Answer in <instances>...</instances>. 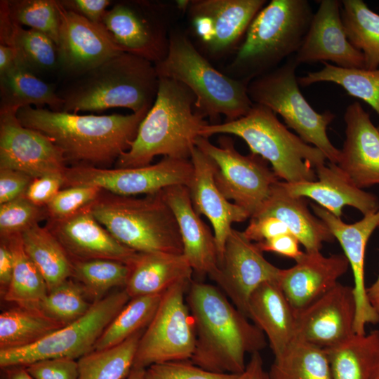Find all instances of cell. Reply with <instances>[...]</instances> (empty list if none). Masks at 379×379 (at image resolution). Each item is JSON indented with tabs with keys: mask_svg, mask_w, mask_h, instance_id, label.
<instances>
[{
	"mask_svg": "<svg viewBox=\"0 0 379 379\" xmlns=\"http://www.w3.org/2000/svg\"><path fill=\"white\" fill-rule=\"evenodd\" d=\"M148 111L95 116L27 106L16 116L22 126L50 138L67 161L95 166L117 161L130 148Z\"/></svg>",
	"mask_w": 379,
	"mask_h": 379,
	"instance_id": "7a4b0ae2",
	"label": "cell"
},
{
	"mask_svg": "<svg viewBox=\"0 0 379 379\" xmlns=\"http://www.w3.org/2000/svg\"><path fill=\"white\" fill-rule=\"evenodd\" d=\"M195 146L214 162L215 180L226 199L247 211L251 218L255 215L279 181L267 161L253 153L241 154L233 139L225 135L220 137L218 145L199 136Z\"/></svg>",
	"mask_w": 379,
	"mask_h": 379,
	"instance_id": "4fadbf2b",
	"label": "cell"
},
{
	"mask_svg": "<svg viewBox=\"0 0 379 379\" xmlns=\"http://www.w3.org/2000/svg\"><path fill=\"white\" fill-rule=\"evenodd\" d=\"M0 44L11 47L16 62L35 75L58 70V47L53 40L13 22L4 0L0 3Z\"/></svg>",
	"mask_w": 379,
	"mask_h": 379,
	"instance_id": "4dcf8cb0",
	"label": "cell"
},
{
	"mask_svg": "<svg viewBox=\"0 0 379 379\" xmlns=\"http://www.w3.org/2000/svg\"><path fill=\"white\" fill-rule=\"evenodd\" d=\"M349 267L345 255L324 256L320 251H305L293 266L281 269L278 284L298 311L333 288Z\"/></svg>",
	"mask_w": 379,
	"mask_h": 379,
	"instance_id": "484cf974",
	"label": "cell"
},
{
	"mask_svg": "<svg viewBox=\"0 0 379 379\" xmlns=\"http://www.w3.org/2000/svg\"><path fill=\"white\" fill-rule=\"evenodd\" d=\"M193 175L190 159L164 157L153 165L113 169L79 164L62 173L63 187L94 186L114 194H153L175 185L188 186Z\"/></svg>",
	"mask_w": 379,
	"mask_h": 379,
	"instance_id": "5bb4252c",
	"label": "cell"
},
{
	"mask_svg": "<svg viewBox=\"0 0 379 379\" xmlns=\"http://www.w3.org/2000/svg\"><path fill=\"white\" fill-rule=\"evenodd\" d=\"M187 291L196 333L192 363L213 372L244 373L246 354L267 345L263 332L216 287L191 281Z\"/></svg>",
	"mask_w": 379,
	"mask_h": 379,
	"instance_id": "6da1fadb",
	"label": "cell"
},
{
	"mask_svg": "<svg viewBox=\"0 0 379 379\" xmlns=\"http://www.w3.org/2000/svg\"><path fill=\"white\" fill-rule=\"evenodd\" d=\"M162 295L131 298L105 329L93 350L116 346L145 330L154 316Z\"/></svg>",
	"mask_w": 379,
	"mask_h": 379,
	"instance_id": "60d3db41",
	"label": "cell"
},
{
	"mask_svg": "<svg viewBox=\"0 0 379 379\" xmlns=\"http://www.w3.org/2000/svg\"><path fill=\"white\" fill-rule=\"evenodd\" d=\"M72 262V279L83 287L93 302L102 298L114 288H124L131 270L126 263L107 259Z\"/></svg>",
	"mask_w": 379,
	"mask_h": 379,
	"instance_id": "b9f144b4",
	"label": "cell"
},
{
	"mask_svg": "<svg viewBox=\"0 0 379 379\" xmlns=\"http://www.w3.org/2000/svg\"><path fill=\"white\" fill-rule=\"evenodd\" d=\"M1 369L3 379H34L25 366H11Z\"/></svg>",
	"mask_w": 379,
	"mask_h": 379,
	"instance_id": "680465c9",
	"label": "cell"
},
{
	"mask_svg": "<svg viewBox=\"0 0 379 379\" xmlns=\"http://www.w3.org/2000/svg\"><path fill=\"white\" fill-rule=\"evenodd\" d=\"M16 111H0V168L23 172L32 178L62 174L63 152L41 132L22 126Z\"/></svg>",
	"mask_w": 379,
	"mask_h": 379,
	"instance_id": "2e32d148",
	"label": "cell"
},
{
	"mask_svg": "<svg viewBox=\"0 0 379 379\" xmlns=\"http://www.w3.org/2000/svg\"><path fill=\"white\" fill-rule=\"evenodd\" d=\"M161 194L176 220L182 255L193 271L215 281L220 274V263L215 236L194 211L188 187L171 186Z\"/></svg>",
	"mask_w": 379,
	"mask_h": 379,
	"instance_id": "d4e9b609",
	"label": "cell"
},
{
	"mask_svg": "<svg viewBox=\"0 0 379 379\" xmlns=\"http://www.w3.org/2000/svg\"><path fill=\"white\" fill-rule=\"evenodd\" d=\"M281 270L265 259L256 243L248 239L243 232L232 228L225 242L220 274L215 281L232 303L248 317L252 293L265 281H278Z\"/></svg>",
	"mask_w": 379,
	"mask_h": 379,
	"instance_id": "e0dca14e",
	"label": "cell"
},
{
	"mask_svg": "<svg viewBox=\"0 0 379 379\" xmlns=\"http://www.w3.org/2000/svg\"><path fill=\"white\" fill-rule=\"evenodd\" d=\"M124 289L131 298L162 294L182 281H191L192 269L182 254L138 253L129 265Z\"/></svg>",
	"mask_w": 379,
	"mask_h": 379,
	"instance_id": "f546056e",
	"label": "cell"
},
{
	"mask_svg": "<svg viewBox=\"0 0 379 379\" xmlns=\"http://www.w3.org/2000/svg\"><path fill=\"white\" fill-rule=\"evenodd\" d=\"M1 239L7 241L14 263L11 281L1 297L19 307L38 309L48 288L43 276L25 253L21 234Z\"/></svg>",
	"mask_w": 379,
	"mask_h": 379,
	"instance_id": "e575fe53",
	"label": "cell"
},
{
	"mask_svg": "<svg viewBox=\"0 0 379 379\" xmlns=\"http://www.w3.org/2000/svg\"><path fill=\"white\" fill-rule=\"evenodd\" d=\"M340 8V1H320L303 42L294 55L298 65L330 61L340 67L365 69L362 53L347 36Z\"/></svg>",
	"mask_w": 379,
	"mask_h": 379,
	"instance_id": "44dd1931",
	"label": "cell"
},
{
	"mask_svg": "<svg viewBox=\"0 0 379 379\" xmlns=\"http://www.w3.org/2000/svg\"><path fill=\"white\" fill-rule=\"evenodd\" d=\"M191 281H180L163 293L154 316L140 338L133 368L191 359L196 333L185 298Z\"/></svg>",
	"mask_w": 379,
	"mask_h": 379,
	"instance_id": "7c38bea8",
	"label": "cell"
},
{
	"mask_svg": "<svg viewBox=\"0 0 379 379\" xmlns=\"http://www.w3.org/2000/svg\"><path fill=\"white\" fill-rule=\"evenodd\" d=\"M315 171V181L279 182V185L288 194L312 199L339 218L343 208L347 206L357 208L364 215L379 210L377 196L357 187L336 164L329 162Z\"/></svg>",
	"mask_w": 379,
	"mask_h": 379,
	"instance_id": "4316f807",
	"label": "cell"
},
{
	"mask_svg": "<svg viewBox=\"0 0 379 379\" xmlns=\"http://www.w3.org/2000/svg\"><path fill=\"white\" fill-rule=\"evenodd\" d=\"M0 111L14 110L34 105L36 108L47 105L52 111L62 110L63 100L53 86L44 82L15 61L0 74Z\"/></svg>",
	"mask_w": 379,
	"mask_h": 379,
	"instance_id": "1f68e13d",
	"label": "cell"
},
{
	"mask_svg": "<svg viewBox=\"0 0 379 379\" xmlns=\"http://www.w3.org/2000/svg\"><path fill=\"white\" fill-rule=\"evenodd\" d=\"M25 366L34 379H78V363L73 359H47Z\"/></svg>",
	"mask_w": 379,
	"mask_h": 379,
	"instance_id": "c3c4849f",
	"label": "cell"
},
{
	"mask_svg": "<svg viewBox=\"0 0 379 379\" xmlns=\"http://www.w3.org/2000/svg\"><path fill=\"white\" fill-rule=\"evenodd\" d=\"M232 134L243 139L251 153L270 163L272 171L288 183L317 180L315 169L326 158L318 148L291 132L270 108L253 104L249 112L232 121L207 124L201 136Z\"/></svg>",
	"mask_w": 379,
	"mask_h": 379,
	"instance_id": "52a82bcc",
	"label": "cell"
},
{
	"mask_svg": "<svg viewBox=\"0 0 379 379\" xmlns=\"http://www.w3.org/2000/svg\"><path fill=\"white\" fill-rule=\"evenodd\" d=\"M46 207H40L24 196L0 204V237L7 238L48 220Z\"/></svg>",
	"mask_w": 379,
	"mask_h": 379,
	"instance_id": "f6af8a7d",
	"label": "cell"
},
{
	"mask_svg": "<svg viewBox=\"0 0 379 379\" xmlns=\"http://www.w3.org/2000/svg\"><path fill=\"white\" fill-rule=\"evenodd\" d=\"M60 2L67 10L95 24H101L107 8L111 4L109 0H62Z\"/></svg>",
	"mask_w": 379,
	"mask_h": 379,
	"instance_id": "f5cc1de1",
	"label": "cell"
},
{
	"mask_svg": "<svg viewBox=\"0 0 379 379\" xmlns=\"http://www.w3.org/2000/svg\"><path fill=\"white\" fill-rule=\"evenodd\" d=\"M46 227L60 241L72 262L107 259L130 265L138 255L98 222L89 205L68 218L48 220Z\"/></svg>",
	"mask_w": 379,
	"mask_h": 379,
	"instance_id": "7402d4cb",
	"label": "cell"
},
{
	"mask_svg": "<svg viewBox=\"0 0 379 379\" xmlns=\"http://www.w3.org/2000/svg\"><path fill=\"white\" fill-rule=\"evenodd\" d=\"M16 61L14 51L10 46L0 44V74L7 72Z\"/></svg>",
	"mask_w": 379,
	"mask_h": 379,
	"instance_id": "6f0895ef",
	"label": "cell"
},
{
	"mask_svg": "<svg viewBox=\"0 0 379 379\" xmlns=\"http://www.w3.org/2000/svg\"><path fill=\"white\" fill-rule=\"evenodd\" d=\"M195 103L194 93L183 84L159 77L156 99L130 148L117 160V168L148 166L159 155L190 159L196 140L208 124Z\"/></svg>",
	"mask_w": 379,
	"mask_h": 379,
	"instance_id": "3957f363",
	"label": "cell"
},
{
	"mask_svg": "<svg viewBox=\"0 0 379 379\" xmlns=\"http://www.w3.org/2000/svg\"><path fill=\"white\" fill-rule=\"evenodd\" d=\"M245 375V379H270L268 372L264 368L259 352L251 354V359L246 364Z\"/></svg>",
	"mask_w": 379,
	"mask_h": 379,
	"instance_id": "9f6ffc18",
	"label": "cell"
},
{
	"mask_svg": "<svg viewBox=\"0 0 379 379\" xmlns=\"http://www.w3.org/2000/svg\"><path fill=\"white\" fill-rule=\"evenodd\" d=\"M314 13L307 0H272L255 15L224 73L251 80L278 67L301 46Z\"/></svg>",
	"mask_w": 379,
	"mask_h": 379,
	"instance_id": "5b68a950",
	"label": "cell"
},
{
	"mask_svg": "<svg viewBox=\"0 0 379 379\" xmlns=\"http://www.w3.org/2000/svg\"><path fill=\"white\" fill-rule=\"evenodd\" d=\"M58 4L60 16L58 70L64 74L77 77L124 52L102 24L67 10L60 1Z\"/></svg>",
	"mask_w": 379,
	"mask_h": 379,
	"instance_id": "d6986e66",
	"label": "cell"
},
{
	"mask_svg": "<svg viewBox=\"0 0 379 379\" xmlns=\"http://www.w3.org/2000/svg\"><path fill=\"white\" fill-rule=\"evenodd\" d=\"M256 244L263 252L275 253L295 260L303 253L299 248L300 241L291 232L278 235Z\"/></svg>",
	"mask_w": 379,
	"mask_h": 379,
	"instance_id": "db71d44e",
	"label": "cell"
},
{
	"mask_svg": "<svg viewBox=\"0 0 379 379\" xmlns=\"http://www.w3.org/2000/svg\"><path fill=\"white\" fill-rule=\"evenodd\" d=\"M344 120L345 139L337 165L360 189L379 184V127L357 101L347 107Z\"/></svg>",
	"mask_w": 379,
	"mask_h": 379,
	"instance_id": "cb8c5ba5",
	"label": "cell"
},
{
	"mask_svg": "<svg viewBox=\"0 0 379 379\" xmlns=\"http://www.w3.org/2000/svg\"><path fill=\"white\" fill-rule=\"evenodd\" d=\"M248 317L267 338L274 357L295 340V311L278 281H265L252 293Z\"/></svg>",
	"mask_w": 379,
	"mask_h": 379,
	"instance_id": "83f0119b",
	"label": "cell"
},
{
	"mask_svg": "<svg viewBox=\"0 0 379 379\" xmlns=\"http://www.w3.org/2000/svg\"><path fill=\"white\" fill-rule=\"evenodd\" d=\"M21 238L25 253L43 276L48 291L72 278V260L46 227L36 225L21 233Z\"/></svg>",
	"mask_w": 379,
	"mask_h": 379,
	"instance_id": "d6a6232c",
	"label": "cell"
},
{
	"mask_svg": "<svg viewBox=\"0 0 379 379\" xmlns=\"http://www.w3.org/2000/svg\"><path fill=\"white\" fill-rule=\"evenodd\" d=\"M175 8L160 1H119L107 10L101 24L122 51L156 65L168 53Z\"/></svg>",
	"mask_w": 379,
	"mask_h": 379,
	"instance_id": "8fae6325",
	"label": "cell"
},
{
	"mask_svg": "<svg viewBox=\"0 0 379 379\" xmlns=\"http://www.w3.org/2000/svg\"><path fill=\"white\" fill-rule=\"evenodd\" d=\"M190 160L193 175L187 187L191 201L196 213L205 215L212 225L220 263L232 223L244 222L251 216L219 190L215 180V166L210 157L195 146Z\"/></svg>",
	"mask_w": 379,
	"mask_h": 379,
	"instance_id": "603a6c76",
	"label": "cell"
},
{
	"mask_svg": "<svg viewBox=\"0 0 379 379\" xmlns=\"http://www.w3.org/2000/svg\"><path fill=\"white\" fill-rule=\"evenodd\" d=\"M341 19L350 43L363 54L365 69L379 67V15L361 0L341 1Z\"/></svg>",
	"mask_w": 379,
	"mask_h": 379,
	"instance_id": "8d00e7d4",
	"label": "cell"
},
{
	"mask_svg": "<svg viewBox=\"0 0 379 379\" xmlns=\"http://www.w3.org/2000/svg\"><path fill=\"white\" fill-rule=\"evenodd\" d=\"M89 300L83 287L71 278L48 291L38 310L66 326L88 311L93 303Z\"/></svg>",
	"mask_w": 379,
	"mask_h": 379,
	"instance_id": "7bdbcfd3",
	"label": "cell"
},
{
	"mask_svg": "<svg viewBox=\"0 0 379 379\" xmlns=\"http://www.w3.org/2000/svg\"><path fill=\"white\" fill-rule=\"evenodd\" d=\"M63 326L38 309L6 310L0 314V350L33 345Z\"/></svg>",
	"mask_w": 379,
	"mask_h": 379,
	"instance_id": "d590c367",
	"label": "cell"
},
{
	"mask_svg": "<svg viewBox=\"0 0 379 379\" xmlns=\"http://www.w3.org/2000/svg\"><path fill=\"white\" fill-rule=\"evenodd\" d=\"M32 179L21 171L0 168V204L23 196Z\"/></svg>",
	"mask_w": 379,
	"mask_h": 379,
	"instance_id": "816d5d0a",
	"label": "cell"
},
{
	"mask_svg": "<svg viewBox=\"0 0 379 379\" xmlns=\"http://www.w3.org/2000/svg\"><path fill=\"white\" fill-rule=\"evenodd\" d=\"M13 257L11 250L4 239L0 241V289L1 295L8 287L13 271Z\"/></svg>",
	"mask_w": 379,
	"mask_h": 379,
	"instance_id": "11a10c76",
	"label": "cell"
},
{
	"mask_svg": "<svg viewBox=\"0 0 379 379\" xmlns=\"http://www.w3.org/2000/svg\"><path fill=\"white\" fill-rule=\"evenodd\" d=\"M260 216H273L282 221L307 252L320 251L324 242L335 239L324 222L309 211L305 198L288 194L279 181L260 210L252 217Z\"/></svg>",
	"mask_w": 379,
	"mask_h": 379,
	"instance_id": "f1b7e54d",
	"label": "cell"
},
{
	"mask_svg": "<svg viewBox=\"0 0 379 379\" xmlns=\"http://www.w3.org/2000/svg\"><path fill=\"white\" fill-rule=\"evenodd\" d=\"M356 301L353 286L338 283L304 308L295 311V340L326 349L352 336Z\"/></svg>",
	"mask_w": 379,
	"mask_h": 379,
	"instance_id": "ac0fdd59",
	"label": "cell"
},
{
	"mask_svg": "<svg viewBox=\"0 0 379 379\" xmlns=\"http://www.w3.org/2000/svg\"><path fill=\"white\" fill-rule=\"evenodd\" d=\"M63 183L62 174H51L33 178L23 196L32 204L46 207L63 187Z\"/></svg>",
	"mask_w": 379,
	"mask_h": 379,
	"instance_id": "681fc988",
	"label": "cell"
},
{
	"mask_svg": "<svg viewBox=\"0 0 379 379\" xmlns=\"http://www.w3.org/2000/svg\"><path fill=\"white\" fill-rule=\"evenodd\" d=\"M243 232L250 241L259 243L290 232L286 225L278 218L260 216L251 218L248 225Z\"/></svg>",
	"mask_w": 379,
	"mask_h": 379,
	"instance_id": "f907efd6",
	"label": "cell"
},
{
	"mask_svg": "<svg viewBox=\"0 0 379 379\" xmlns=\"http://www.w3.org/2000/svg\"><path fill=\"white\" fill-rule=\"evenodd\" d=\"M159 77L176 80L186 86L196 98L195 109L211 124L237 120L246 115L253 103L248 83L233 79L215 69L194 46L188 34L173 28L166 58L155 65Z\"/></svg>",
	"mask_w": 379,
	"mask_h": 379,
	"instance_id": "8992f818",
	"label": "cell"
},
{
	"mask_svg": "<svg viewBox=\"0 0 379 379\" xmlns=\"http://www.w3.org/2000/svg\"><path fill=\"white\" fill-rule=\"evenodd\" d=\"M371 379H379V353L374 364Z\"/></svg>",
	"mask_w": 379,
	"mask_h": 379,
	"instance_id": "6125c7cd",
	"label": "cell"
},
{
	"mask_svg": "<svg viewBox=\"0 0 379 379\" xmlns=\"http://www.w3.org/2000/svg\"><path fill=\"white\" fill-rule=\"evenodd\" d=\"M298 65L293 55L276 69L251 80L248 84L249 98L253 104L279 114L302 140L320 149L330 163L337 164L340 149L331 143L326 133L335 114L329 110L319 113L306 100L295 74Z\"/></svg>",
	"mask_w": 379,
	"mask_h": 379,
	"instance_id": "9c48e42d",
	"label": "cell"
},
{
	"mask_svg": "<svg viewBox=\"0 0 379 379\" xmlns=\"http://www.w3.org/2000/svg\"><path fill=\"white\" fill-rule=\"evenodd\" d=\"M125 379H147L145 368H132L129 374Z\"/></svg>",
	"mask_w": 379,
	"mask_h": 379,
	"instance_id": "94428289",
	"label": "cell"
},
{
	"mask_svg": "<svg viewBox=\"0 0 379 379\" xmlns=\"http://www.w3.org/2000/svg\"><path fill=\"white\" fill-rule=\"evenodd\" d=\"M366 295L369 304L379 315V274L375 282L366 288Z\"/></svg>",
	"mask_w": 379,
	"mask_h": 379,
	"instance_id": "91938a15",
	"label": "cell"
},
{
	"mask_svg": "<svg viewBox=\"0 0 379 379\" xmlns=\"http://www.w3.org/2000/svg\"><path fill=\"white\" fill-rule=\"evenodd\" d=\"M322 69L298 77L299 85L309 86L318 82H332L342 86L349 95L370 105L379 116V67L375 69L343 68L323 62Z\"/></svg>",
	"mask_w": 379,
	"mask_h": 379,
	"instance_id": "f35d334b",
	"label": "cell"
},
{
	"mask_svg": "<svg viewBox=\"0 0 379 379\" xmlns=\"http://www.w3.org/2000/svg\"><path fill=\"white\" fill-rule=\"evenodd\" d=\"M13 22L40 32L58 43L60 16L55 0H4Z\"/></svg>",
	"mask_w": 379,
	"mask_h": 379,
	"instance_id": "ee69618b",
	"label": "cell"
},
{
	"mask_svg": "<svg viewBox=\"0 0 379 379\" xmlns=\"http://www.w3.org/2000/svg\"><path fill=\"white\" fill-rule=\"evenodd\" d=\"M89 208L117 241L138 253L182 254L176 220L161 192L133 198L102 190Z\"/></svg>",
	"mask_w": 379,
	"mask_h": 379,
	"instance_id": "ba28073f",
	"label": "cell"
},
{
	"mask_svg": "<svg viewBox=\"0 0 379 379\" xmlns=\"http://www.w3.org/2000/svg\"><path fill=\"white\" fill-rule=\"evenodd\" d=\"M102 191L97 187L84 185L60 190L46 206L48 220L64 219L75 214L93 203Z\"/></svg>",
	"mask_w": 379,
	"mask_h": 379,
	"instance_id": "bcb514c9",
	"label": "cell"
},
{
	"mask_svg": "<svg viewBox=\"0 0 379 379\" xmlns=\"http://www.w3.org/2000/svg\"><path fill=\"white\" fill-rule=\"evenodd\" d=\"M315 215L327 226L340 243L348 260L354 277V293L356 301L354 332L364 334L366 326L379 322V315L368 302L365 285V254L367 242L375 229L379 226V210L352 224H347L319 205L311 204Z\"/></svg>",
	"mask_w": 379,
	"mask_h": 379,
	"instance_id": "ffe728a7",
	"label": "cell"
},
{
	"mask_svg": "<svg viewBox=\"0 0 379 379\" xmlns=\"http://www.w3.org/2000/svg\"><path fill=\"white\" fill-rule=\"evenodd\" d=\"M130 300L124 288L111 293L94 301L81 318L39 342L20 348L1 349V368L53 358L79 359L93 351L105 329Z\"/></svg>",
	"mask_w": 379,
	"mask_h": 379,
	"instance_id": "30bf717a",
	"label": "cell"
},
{
	"mask_svg": "<svg viewBox=\"0 0 379 379\" xmlns=\"http://www.w3.org/2000/svg\"><path fill=\"white\" fill-rule=\"evenodd\" d=\"M159 83L154 63L122 52L71 78L58 95L63 100V112L77 114L125 107L138 113L151 108Z\"/></svg>",
	"mask_w": 379,
	"mask_h": 379,
	"instance_id": "277c9868",
	"label": "cell"
},
{
	"mask_svg": "<svg viewBox=\"0 0 379 379\" xmlns=\"http://www.w3.org/2000/svg\"><path fill=\"white\" fill-rule=\"evenodd\" d=\"M324 350L333 379H371L379 353V330L354 333Z\"/></svg>",
	"mask_w": 379,
	"mask_h": 379,
	"instance_id": "836d02e7",
	"label": "cell"
},
{
	"mask_svg": "<svg viewBox=\"0 0 379 379\" xmlns=\"http://www.w3.org/2000/svg\"><path fill=\"white\" fill-rule=\"evenodd\" d=\"M143 331L116 346L93 350L77 359L78 379H125L133 368Z\"/></svg>",
	"mask_w": 379,
	"mask_h": 379,
	"instance_id": "ab89813d",
	"label": "cell"
},
{
	"mask_svg": "<svg viewBox=\"0 0 379 379\" xmlns=\"http://www.w3.org/2000/svg\"><path fill=\"white\" fill-rule=\"evenodd\" d=\"M147 379H245L242 373H218L187 361L152 364L145 368Z\"/></svg>",
	"mask_w": 379,
	"mask_h": 379,
	"instance_id": "7dc6e473",
	"label": "cell"
},
{
	"mask_svg": "<svg viewBox=\"0 0 379 379\" xmlns=\"http://www.w3.org/2000/svg\"><path fill=\"white\" fill-rule=\"evenodd\" d=\"M266 4L265 0H190L185 12L199 51L215 60L235 52Z\"/></svg>",
	"mask_w": 379,
	"mask_h": 379,
	"instance_id": "9a60e30c",
	"label": "cell"
},
{
	"mask_svg": "<svg viewBox=\"0 0 379 379\" xmlns=\"http://www.w3.org/2000/svg\"><path fill=\"white\" fill-rule=\"evenodd\" d=\"M268 373L270 379H333L325 350L298 340L274 357Z\"/></svg>",
	"mask_w": 379,
	"mask_h": 379,
	"instance_id": "74e56055",
	"label": "cell"
}]
</instances>
